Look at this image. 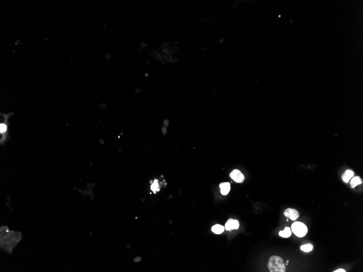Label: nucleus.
Listing matches in <instances>:
<instances>
[{
    "label": "nucleus",
    "instance_id": "f257e3e1",
    "mask_svg": "<svg viewBox=\"0 0 363 272\" xmlns=\"http://www.w3.org/2000/svg\"><path fill=\"white\" fill-rule=\"evenodd\" d=\"M268 269L271 272H284L286 270L285 264L280 256L273 255L268 260Z\"/></svg>",
    "mask_w": 363,
    "mask_h": 272
},
{
    "label": "nucleus",
    "instance_id": "4468645a",
    "mask_svg": "<svg viewBox=\"0 0 363 272\" xmlns=\"http://www.w3.org/2000/svg\"><path fill=\"white\" fill-rule=\"evenodd\" d=\"M334 272H346L345 270L343 269H338L337 270L334 271Z\"/></svg>",
    "mask_w": 363,
    "mask_h": 272
},
{
    "label": "nucleus",
    "instance_id": "9d476101",
    "mask_svg": "<svg viewBox=\"0 0 363 272\" xmlns=\"http://www.w3.org/2000/svg\"><path fill=\"white\" fill-rule=\"evenodd\" d=\"M150 182L151 184V190L154 193H156V192L160 191V187L157 179H155L153 181H151Z\"/></svg>",
    "mask_w": 363,
    "mask_h": 272
},
{
    "label": "nucleus",
    "instance_id": "ddd939ff",
    "mask_svg": "<svg viewBox=\"0 0 363 272\" xmlns=\"http://www.w3.org/2000/svg\"><path fill=\"white\" fill-rule=\"evenodd\" d=\"M7 130V126L4 123H1L0 125V133L1 134L4 133Z\"/></svg>",
    "mask_w": 363,
    "mask_h": 272
},
{
    "label": "nucleus",
    "instance_id": "7ed1b4c3",
    "mask_svg": "<svg viewBox=\"0 0 363 272\" xmlns=\"http://www.w3.org/2000/svg\"><path fill=\"white\" fill-rule=\"evenodd\" d=\"M284 215L286 217L294 221L297 220L300 217V213L296 209L292 208L286 209L284 212Z\"/></svg>",
    "mask_w": 363,
    "mask_h": 272
},
{
    "label": "nucleus",
    "instance_id": "0eeeda50",
    "mask_svg": "<svg viewBox=\"0 0 363 272\" xmlns=\"http://www.w3.org/2000/svg\"><path fill=\"white\" fill-rule=\"evenodd\" d=\"M220 188L221 194L226 195L229 193L230 190V185L229 182H223L220 184Z\"/></svg>",
    "mask_w": 363,
    "mask_h": 272
},
{
    "label": "nucleus",
    "instance_id": "423d86ee",
    "mask_svg": "<svg viewBox=\"0 0 363 272\" xmlns=\"http://www.w3.org/2000/svg\"><path fill=\"white\" fill-rule=\"evenodd\" d=\"M355 173L353 171L350 169H347L345 171L342 176V178L343 181L346 183H348L352 178L353 177Z\"/></svg>",
    "mask_w": 363,
    "mask_h": 272
},
{
    "label": "nucleus",
    "instance_id": "6e6552de",
    "mask_svg": "<svg viewBox=\"0 0 363 272\" xmlns=\"http://www.w3.org/2000/svg\"><path fill=\"white\" fill-rule=\"evenodd\" d=\"M212 230L214 233L220 234L224 231L225 227L221 225L216 224L212 227Z\"/></svg>",
    "mask_w": 363,
    "mask_h": 272
},
{
    "label": "nucleus",
    "instance_id": "f8f14e48",
    "mask_svg": "<svg viewBox=\"0 0 363 272\" xmlns=\"http://www.w3.org/2000/svg\"><path fill=\"white\" fill-rule=\"evenodd\" d=\"M313 249V246L311 245V244H304L301 247V251H303L304 252H309L312 251Z\"/></svg>",
    "mask_w": 363,
    "mask_h": 272
},
{
    "label": "nucleus",
    "instance_id": "f03ea898",
    "mask_svg": "<svg viewBox=\"0 0 363 272\" xmlns=\"http://www.w3.org/2000/svg\"><path fill=\"white\" fill-rule=\"evenodd\" d=\"M291 230L298 238H302L308 233V228L303 223L295 222L291 225Z\"/></svg>",
    "mask_w": 363,
    "mask_h": 272
},
{
    "label": "nucleus",
    "instance_id": "1a4fd4ad",
    "mask_svg": "<svg viewBox=\"0 0 363 272\" xmlns=\"http://www.w3.org/2000/svg\"><path fill=\"white\" fill-rule=\"evenodd\" d=\"M292 231L289 227H286L283 231L279 232V235L283 238H288L291 235Z\"/></svg>",
    "mask_w": 363,
    "mask_h": 272
},
{
    "label": "nucleus",
    "instance_id": "9b49d317",
    "mask_svg": "<svg viewBox=\"0 0 363 272\" xmlns=\"http://www.w3.org/2000/svg\"><path fill=\"white\" fill-rule=\"evenodd\" d=\"M363 181L362 179L358 176H356L353 178L351 181V186L352 188H355L357 186L362 184Z\"/></svg>",
    "mask_w": 363,
    "mask_h": 272
},
{
    "label": "nucleus",
    "instance_id": "39448f33",
    "mask_svg": "<svg viewBox=\"0 0 363 272\" xmlns=\"http://www.w3.org/2000/svg\"><path fill=\"white\" fill-rule=\"evenodd\" d=\"M239 222L238 220L229 219L225 224V229L226 230H231L233 229H238L239 227Z\"/></svg>",
    "mask_w": 363,
    "mask_h": 272
},
{
    "label": "nucleus",
    "instance_id": "20e7f679",
    "mask_svg": "<svg viewBox=\"0 0 363 272\" xmlns=\"http://www.w3.org/2000/svg\"><path fill=\"white\" fill-rule=\"evenodd\" d=\"M230 177L234 181L238 183L242 182L245 179V177L244 174L238 169L233 170L230 174Z\"/></svg>",
    "mask_w": 363,
    "mask_h": 272
}]
</instances>
